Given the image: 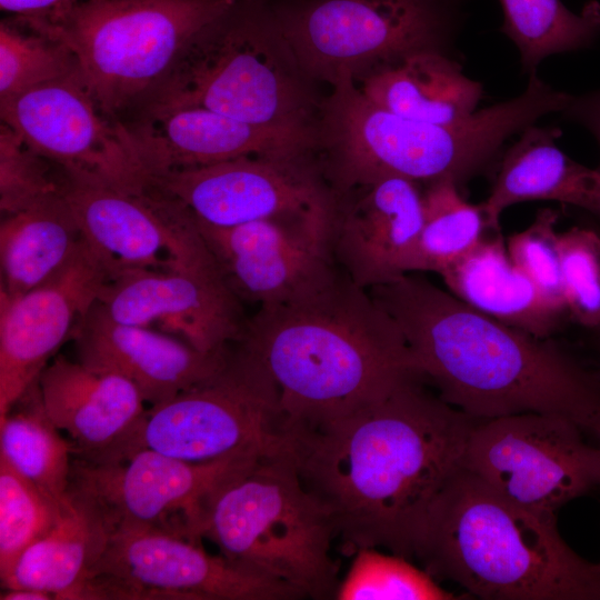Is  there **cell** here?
<instances>
[{
  "label": "cell",
  "instance_id": "cell-1",
  "mask_svg": "<svg viewBox=\"0 0 600 600\" xmlns=\"http://www.w3.org/2000/svg\"><path fill=\"white\" fill-rule=\"evenodd\" d=\"M477 420L421 377L319 424L289 430V454L354 552L383 548L413 558L427 512L461 468Z\"/></svg>",
  "mask_w": 600,
  "mask_h": 600
},
{
  "label": "cell",
  "instance_id": "cell-2",
  "mask_svg": "<svg viewBox=\"0 0 600 600\" xmlns=\"http://www.w3.org/2000/svg\"><path fill=\"white\" fill-rule=\"evenodd\" d=\"M393 319L413 367L438 396L481 421L543 412L600 437V379L552 338L469 307L418 272L368 290Z\"/></svg>",
  "mask_w": 600,
  "mask_h": 600
},
{
  "label": "cell",
  "instance_id": "cell-3",
  "mask_svg": "<svg viewBox=\"0 0 600 600\" xmlns=\"http://www.w3.org/2000/svg\"><path fill=\"white\" fill-rule=\"evenodd\" d=\"M234 343L276 383L286 431L420 377L393 319L341 270L317 290L259 307Z\"/></svg>",
  "mask_w": 600,
  "mask_h": 600
},
{
  "label": "cell",
  "instance_id": "cell-4",
  "mask_svg": "<svg viewBox=\"0 0 600 600\" xmlns=\"http://www.w3.org/2000/svg\"><path fill=\"white\" fill-rule=\"evenodd\" d=\"M413 558L486 600H600V563L561 537L556 513L522 507L462 467L439 492Z\"/></svg>",
  "mask_w": 600,
  "mask_h": 600
},
{
  "label": "cell",
  "instance_id": "cell-5",
  "mask_svg": "<svg viewBox=\"0 0 600 600\" xmlns=\"http://www.w3.org/2000/svg\"><path fill=\"white\" fill-rule=\"evenodd\" d=\"M303 73L271 4L237 0L192 40L137 110L200 107L253 124L316 132Z\"/></svg>",
  "mask_w": 600,
  "mask_h": 600
},
{
  "label": "cell",
  "instance_id": "cell-6",
  "mask_svg": "<svg viewBox=\"0 0 600 600\" xmlns=\"http://www.w3.org/2000/svg\"><path fill=\"white\" fill-rule=\"evenodd\" d=\"M323 108L321 172L337 196L387 178L457 182L476 172L514 134L518 122L504 103L464 121L431 124L403 118L369 100L341 73Z\"/></svg>",
  "mask_w": 600,
  "mask_h": 600
},
{
  "label": "cell",
  "instance_id": "cell-7",
  "mask_svg": "<svg viewBox=\"0 0 600 600\" xmlns=\"http://www.w3.org/2000/svg\"><path fill=\"white\" fill-rule=\"evenodd\" d=\"M199 537L229 560L303 597L336 598L334 523L303 484L289 452L261 457L223 482L204 507Z\"/></svg>",
  "mask_w": 600,
  "mask_h": 600
},
{
  "label": "cell",
  "instance_id": "cell-8",
  "mask_svg": "<svg viewBox=\"0 0 600 600\" xmlns=\"http://www.w3.org/2000/svg\"><path fill=\"white\" fill-rule=\"evenodd\" d=\"M237 0H88L46 19L20 18L64 42L112 119L136 111L192 40Z\"/></svg>",
  "mask_w": 600,
  "mask_h": 600
},
{
  "label": "cell",
  "instance_id": "cell-9",
  "mask_svg": "<svg viewBox=\"0 0 600 600\" xmlns=\"http://www.w3.org/2000/svg\"><path fill=\"white\" fill-rule=\"evenodd\" d=\"M140 449L196 463L287 452L277 386L258 361L230 346L214 378L147 410Z\"/></svg>",
  "mask_w": 600,
  "mask_h": 600
},
{
  "label": "cell",
  "instance_id": "cell-10",
  "mask_svg": "<svg viewBox=\"0 0 600 600\" xmlns=\"http://www.w3.org/2000/svg\"><path fill=\"white\" fill-rule=\"evenodd\" d=\"M294 588L199 540L158 528H119L77 600H293Z\"/></svg>",
  "mask_w": 600,
  "mask_h": 600
},
{
  "label": "cell",
  "instance_id": "cell-11",
  "mask_svg": "<svg viewBox=\"0 0 600 600\" xmlns=\"http://www.w3.org/2000/svg\"><path fill=\"white\" fill-rule=\"evenodd\" d=\"M461 467L507 499L556 513L600 486V449L554 413L524 412L477 421Z\"/></svg>",
  "mask_w": 600,
  "mask_h": 600
},
{
  "label": "cell",
  "instance_id": "cell-12",
  "mask_svg": "<svg viewBox=\"0 0 600 600\" xmlns=\"http://www.w3.org/2000/svg\"><path fill=\"white\" fill-rule=\"evenodd\" d=\"M271 8L303 71L331 83L429 48L440 26L434 0H280Z\"/></svg>",
  "mask_w": 600,
  "mask_h": 600
},
{
  "label": "cell",
  "instance_id": "cell-13",
  "mask_svg": "<svg viewBox=\"0 0 600 600\" xmlns=\"http://www.w3.org/2000/svg\"><path fill=\"white\" fill-rule=\"evenodd\" d=\"M198 221L232 227L308 217L332 221L337 194L308 156H248L148 176Z\"/></svg>",
  "mask_w": 600,
  "mask_h": 600
},
{
  "label": "cell",
  "instance_id": "cell-14",
  "mask_svg": "<svg viewBox=\"0 0 600 600\" xmlns=\"http://www.w3.org/2000/svg\"><path fill=\"white\" fill-rule=\"evenodd\" d=\"M62 193L110 279L214 263L190 212L150 184L129 191L66 177Z\"/></svg>",
  "mask_w": 600,
  "mask_h": 600
},
{
  "label": "cell",
  "instance_id": "cell-15",
  "mask_svg": "<svg viewBox=\"0 0 600 600\" xmlns=\"http://www.w3.org/2000/svg\"><path fill=\"white\" fill-rule=\"evenodd\" d=\"M259 458L240 454L196 463L151 449L114 462L73 458L70 484L98 502L114 530L158 528L201 541L200 522L210 497Z\"/></svg>",
  "mask_w": 600,
  "mask_h": 600
},
{
  "label": "cell",
  "instance_id": "cell-16",
  "mask_svg": "<svg viewBox=\"0 0 600 600\" xmlns=\"http://www.w3.org/2000/svg\"><path fill=\"white\" fill-rule=\"evenodd\" d=\"M11 127L67 178L138 191L147 176L119 120L98 106L80 74L47 82L0 104Z\"/></svg>",
  "mask_w": 600,
  "mask_h": 600
},
{
  "label": "cell",
  "instance_id": "cell-17",
  "mask_svg": "<svg viewBox=\"0 0 600 600\" xmlns=\"http://www.w3.org/2000/svg\"><path fill=\"white\" fill-rule=\"evenodd\" d=\"M194 221L226 284L242 303L288 302L340 271L329 247L330 220L286 217L232 227Z\"/></svg>",
  "mask_w": 600,
  "mask_h": 600
},
{
  "label": "cell",
  "instance_id": "cell-18",
  "mask_svg": "<svg viewBox=\"0 0 600 600\" xmlns=\"http://www.w3.org/2000/svg\"><path fill=\"white\" fill-rule=\"evenodd\" d=\"M98 302L116 321L161 331L207 353L240 340L249 320L216 262L119 274L106 282Z\"/></svg>",
  "mask_w": 600,
  "mask_h": 600
},
{
  "label": "cell",
  "instance_id": "cell-19",
  "mask_svg": "<svg viewBox=\"0 0 600 600\" xmlns=\"http://www.w3.org/2000/svg\"><path fill=\"white\" fill-rule=\"evenodd\" d=\"M109 279L83 239L51 279L13 298L0 294V414L38 381Z\"/></svg>",
  "mask_w": 600,
  "mask_h": 600
},
{
  "label": "cell",
  "instance_id": "cell-20",
  "mask_svg": "<svg viewBox=\"0 0 600 600\" xmlns=\"http://www.w3.org/2000/svg\"><path fill=\"white\" fill-rule=\"evenodd\" d=\"M149 174L248 156H308L317 132L264 127L200 107H146L119 120Z\"/></svg>",
  "mask_w": 600,
  "mask_h": 600
},
{
  "label": "cell",
  "instance_id": "cell-21",
  "mask_svg": "<svg viewBox=\"0 0 600 600\" xmlns=\"http://www.w3.org/2000/svg\"><path fill=\"white\" fill-rule=\"evenodd\" d=\"M38 384L46 410L73 447V458L104 463L132 454L147 410L124 377L54 357Z\"/></svg>",
  "mask_w": 600,
  "mask_h": 600
},
{
  "label": "cell",
  "instance_id": "cell-22",
  "mask_svg": "<svg viewBox=\"0 0 600 600\" xmlns=\"http://www.w3.org/2000/svg\"><path fill=\"white\" fill-rule=\"evenodd\" d=\"M423 221L417 182L387 178L337 196L329 247L337 267L369 290L406 273Z\"/></svg>",
  "mask_w": 600,
  "mask_h": 600
},
{
  "label": "cell",
  "instance_id": "cell-23",
  "mask_svg": "<svg viewBox=\"0 0 600 600\" xmlns=\"http://www.w3.org/2000/svg\"><path fill=\"white\" fill-rule=\"evenodd\" d=\"M71 339L77 360L124 377L150 406L214 378L228 349L207 353L161 331L116 321L98 300Z\"/></svg>",
  "mask_w": 600,
  "mask_h": 600
},
{
  "label": "cell",
  "instance_id": "cell-24",
  "mask_svg": "<svg viewBox=\"0 0 600 600\" xmlns=\"http://www.w3.org/2000/svg\"><path fill=\"white\" fill-rule=\"evenodd\" d=\"M113 532L98 502L70 484L54 524L19 557L1 586L33 588L58 600H77Z\"/></svg>",
  "mask_w": 600,
  "mask_h": 600
},
{
  "label": "cell",
  "instance_id": "cell-25",
  "mask_svg": "<svg viewBox=\"0 0 600 600\" xmlns=\"http://www.w3.org/2000/svg\"><path fill=\"white\" fill-rule=\"evenodd\" d=\"M439 274L448 291L469 307L534 337L552 338L570 321L512 261L499 231L484 236Z\"/></svg>",
  "mask_w": 600,
  "mask_h": 600
},
{
  "label": "cell",
  "instance_id": "cell-26",
  "mask_svg": "<svg viewBox=\"0 0 600 600\" xmlns=\"http://www.w3.org/2000/svg\"><path fill=\"white\" fill-rule=\"evenodd\" d=\"M560 132L533 124L504 153L482 208L489 230L499 231L502 212L530 200H551L600 218V170L588 168L556 144Z\"/></svg>",
  "mask_w": 600,
  "mask_h": 600
},
{
  "label": "cell",
  "instance_id": "cell-27",
  "mask_svg": "<svg viewBox=\"0 0 600 600\" xmlns=\"http://www.w3.org/2000/svg\"><path fill=\"white\" fill-rule=\"evenodd\" d=\"M359 89L373 103L398 116L431 124L467 120L482 97L481 83L427 48L372 68Z\"/></svg>",
  "mask_w": 600,
  "mask_h": 600
},
{
  "label": "cell",
  "instance_id": "cell-28",
  "mask_svg": "<svg viewBox=\"0 0 600 600\" xmlns=\"http://www.w3.org/2000/svg\"><path fill=\"white\" fill-rule=\"evenodd\" d=\"M82 242L62 192L4 216L0 224V294L13 298L41 286L72 259Z\"/></svg>",
  "mask_w": 600,
  "mask_h": 600
},
{
  "label": "cell",
  "instance_id": "cell-29",
  "mask_svg": "<svg viewBox=\"0 0 600 600\" xmlns=\"http://www.w3.org/2000/svg\"><path fill=\"white\" fill-rule=\"evenodd\" d=\"M0 457L62 503L70 486L73 447L48 414L38 381L0 414Z\"/></svg>",
  "mask_w": 600,
  "mask_h": 600
},
{
  "label": "cell",
  "instance_id": "cell-30",
  "mask_svg": "<svg viewBox=\"0 0 600 600\" xmlns=\"http://www.w3.org/2000/svg\"><path fill=\"white\" fill-rule=\"evenodd\" d=\"M422 202V227L404 270L406 273L432 271L439 274L472 250L489 228L482 204L464 200L453 178L429 182Z\"/></svg>",
  "mask_w": 600,
  "mask_h": 600
},
{
  "label": "cell",
  "instance_id": "cell-31",
  "mask_svg": "<svg viewBox=\"0 0 600 600\" xmlns=\"http://www.w3.org/2000/svg\"><path fill=\"white\" fill-rule=\"evenodd\" d=\"M503 32L519 49L524 70L533 72L548 56L590 44L600 33V4L576 13L560 0H499Z\"/></svg>",
  "mask_w": 600,
  "mask_h": 600
},
{
  "label": "cell",
  "instance_id": "cell-32",
  "mask_svg": "<svg viewBox=\"0 0 600 600\" xmlns=\"http://www.w3.org/2000/svg\"><path fill=\"white\" fill-rule=\"evenodd\" d=\"M80 74L60 39L16 17L0 23V104L50 81Z\"/></svg>",
  "mask_w": 600,
  "mask_h": 600
},
{
  "label": "cell",
  "instance_id": "cell-33",
  "mask_svg": "<svg viewBox=\"0 0 600 600\" xmlns=\"http://www.w3.org/2000/svg\"><path fill=\"white\" fill-rule=\"evenodd\" d=\"M342 581L337 600H453L463 599L442 588L427 570L408 558L359 548Z\"/></svg>",
  "mask_w": 600,
  "mask_h": 600
},
{
  "label": "cell",
  "instance_id": "cell-34",
  "mask_svg": "<svg viewBox=\"0 0 600 600\" xmlns=\"http://www.w3.org/2000/svg\"><path fill=\"white\" fill-rule=\"evenodd\" d=\"M60 506L0 457V578L54 524Z\"/></svg>",
  "mask_w": 600,
  "mask_h": 600
},
{
  "label": "cell",
  "instance_id": "cell-35",
  "mask_svg": "<svg viewBox=\"0 0 600 600\" xmlns=\"http://www.w3.org/2000/svg\"><path fill=\"white\" fill-rule=\"evenodd\" d=\"M31 148L11 127L0 124V210L4 216L61 193L64 173Z\"/></svg>",
  "mask_w": 600,
  "mask_h": 600
},
{
  "label": "cell",
  "instance_id": "cell-36",
  "mask_svg": "<svg viewBox=\"0 0 600 600\" xmlns=\"http://www.w3.org/2000/svg\"><path fill=\"white\" fill-rule=\"evenodd\" d=\"M558 242L570 321L590 332L600 326V227L573 226Z\"/></svg>",
  "mask_w": 600,
  "mask_h": 600
},
{
  "label": "cell",
  "instance_id": "cell-37",
  "mask_svg": "<svg viewBox=\"0 0 600 600\" xmlns=\"http://www.w3.org/2000/svg\"><path fill=\"white\" fill-rule=\"evenodd\" d=\"M558 220L557 210L541 209L524 230L510 236L506 243L512 261L544 298L569 314L561 277Z\"/></svg>",
  "mask_w": 600,
  "mask_h": 600
},
{
  "label": "cell",
  "instance_id": "cell-38",
  "mask_svg": "<svg viewBox=\"0 0 600 600\" xmlns=\"http://www.w3.org/2000/svg\"><path fill=\"white\" fill-rule=\"evenodd\" d=\"M88 0H0L2 11L12 17L46 19Z\"/></svg>",
  "mask_w": 600,
  "mask_h": 600
},
{
  "label": "cell",
  "instance_id": "cell-39",
  "mask_svg": "<svg viewBox=\"0 0 600 600\" xmlns=\"http://www.w3.org/2000/svg\"><path fill=\"white\" fill-rule=\"evenodd\" d=\"M564 111L594 136L600 149V91L582 97H572ZM597 169L600 170V162Z\"/></svg>",
  "mask_w": 600,
  "mask_h": 600
},
{
  "label": "cell",
  "instance_id": "cell-40",
  "mask_svg": "<svg viewBox=\"0 0 600 600\" xmlns=\"http://www.w3.org/2000/svg\"><path fill=\"white\" fill-rule=\"evenodd\" d=\"M1 600H52L54 597L43 590L33 588H6L0 594Z\"/></svg>",
  "mask_w": 600,
  "mask_h": 600
},
{
  "label": "cell",
  "instance_id": "cell-41",
  "mask_svg": "<svg viewBox=\"0 0 600 600\" xmlns=\"http://www.w3.org/2000/svg\"><path fill=\"white\" fill-rule=\"evenodd\" d=\"M590 333H591V338H592V344L594 347V351H596L598 360H599V367H598L596 373L600 379V326L597 329L590 331Z\"/></svg>",
  "mask_w": 600,
  "mask_h": 600
},
{
  "label": "cell",
  "instance_id": "cell-42",
  "mask_svg": "<svg viewBox=\"0 0 600 600\" xmlns=\"http://www.w3.org/2000/svg\"><path fill=\"white\" fill-rule=\"evenodd\" d=\"M599 441H600V437H599ZM598 447H599V449H600V444H599Z\"/></svg>",
  "mask_w": 600,
  "mask_h": 600
}]
</instances>
